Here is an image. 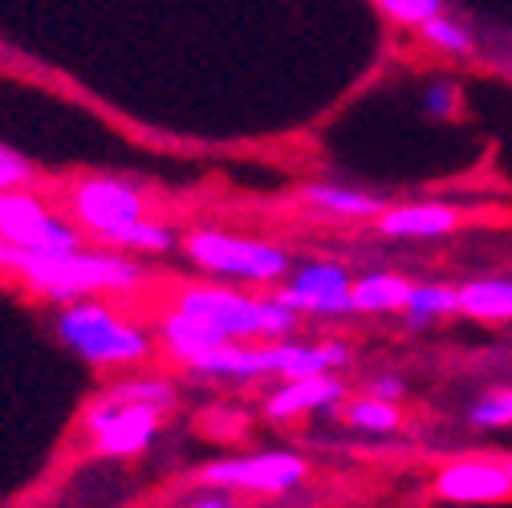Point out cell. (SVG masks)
Instances as JSON below:
<instances>
[{
	"label": "cell",
	"instance_id": "obj_3",
	"mask_svg": "<svg viewBox=\"0 0 512 508\" xmlns=\"http://www.w3.org/2000/svg\"><path fill=\"white\" fill-rule=\"evenodd\" d=\"M167 305L200 317V322L212 326L220 338H236V342L289 338L301 326V313L293 305H285L277 293H244V289H232L224 281L179 285Z\"/></svg>",
	"mask_w": 512,
	"mask_h": 508
},
{
	"label": "cell",
	"instance_id": "obj_24",
	"mask_svg": "<svg viewBox=\"0 0 512 508\" xmlns=\"http://www.w3.org/2000/svg\"><path fill=\"white\" fill-rule=\"evenodd\" d=\"M370 395H378V399H403V378H395V374H378V378H370V387H366Z\"/></svg>",
	"mask_w": 512,
	"mask_h": 508
},
{
	"label": "cell",
	"instance_id": "obj_15",
	"mask_svg": "<svg viewBox=\"0 0 512 508\" xmlns=\"http://www.w3.org/2000/svg\"><path fill=\"white\" fill-rule=\"evenodd\" d=\"M411 285L403 273H366V277H354V289H350V301H354V313H403L407 297H411Z\"/></svg>",
	"mask_w": 512,
	"mask_h": 508
},
{
	"label": "cell",
	"instance_id": "obj_13",
	"mask_svg": "<svg viewBox=\"0 0 512 508\" xmlns=\"http://www.w3.org/2000/svg\"><path fill=\"white\" fill-rule=\"evenodd\" d=\"M456 313L472 322H512V277H476L456 285Z\"/></svg>",
	"mask_w": 512,
	"mask_h": 508
},
{
	"label": "cell",
	"instance_id": "obj_9",
	"mask_svg": "<svg viewBox=\"0 0 512 508\" xmlns=\"http://www.w3.org/2000/svg\"><path fill=\"white\" fill-rule=\"evenodd\" d=\"M354 277L346 265L338 261H309L285 273V281H277V297L285 305H293L301 317H346L354 313L350 301Z\"/></svg>",
	"mask_w": 512,
	"mask_h": 508
},
{
	"label": "cell",
	"instance_id": "obj_4",
	"mask_svg": "<svg viewBox=\"0 0 512 508\" xmlns=\"http://www.w3.org/2000/svg\"><path fill=\"white\" fill-rule=\"evenodd\" d=\"M57 338L102 370H131L151 358V334L98 297L66 301L57 313Z\"/></svg>",
	"mask_w": 512,
	"mask_h": 508
},
{
	"label": "cell",
	"instance_id": "obj_7",
	"mask_svg": "<svg viewBox=\"0 0 512 508\" xmlns=\"http://www.w3.org/2000/svg\"><path fill=\"white\" fill-rule=\"evenodd\" d=\"M309 480V460L297 452H256V456H228L196 472V484L224 488L240 500L289 496Z\"/></svg>",
	"mask_w": 512,
	"mask_h": 508
},
{
	"label": "cell",
	"instance_id": "obj_22",
	"mask_svg": "<svg viewBox=\"0 0 512 508\" xmlns=\"http://www.w3.org/2000/svg\"><path fill=\"white\" fill-rule=\"evenodd\" d=\"M33 183V167L9 151V147H0V192H13V187H29Z\"/></svg>",
	"mask_w": 512,
	"mask_h": 508
},
{
	"label": "cell",
	"instance_id": "obj_12",
	"mask_svg": "<svg viewBox=\"0 0 512 508\" xmlns=\"http://www.w3.org/2000/svg\"><path fill=\"white\" fill-rule=\"evenodd\" d=\"M464 212L452 204H387L374 216V232L387 240H439L460 232Z\"/></svg>",
	"mask_w": 512,
	"mask_h": 508
},
{
	"label": "cell",
	"instance_id": "obj_20",
	"mask_svg": "<svg viewBox=\"0 0 512 508\" xmlns=\"http://www.w3.org/2000/svg\"><path fill=\"white\" fill-rule=\"evenodd\" d=\"M468 423L480 431H500L512 427V387H492L468 407Z\"/></svg>",
	"mask_w": 512,
	"mask_h": 508
},
{
	"label": "cell",
	"instance_id": "obj_19",
	"mask_svg": "<svg viewBox=\"0 0 512 508\" xmlns=\"http://www.w3.org/2000/svg\"><path fill=\"white\" fill-rule=\"evenodd\" d=\"M175 244V232L163 224V220H151V216H143V220H135V224H126L114 240H110V248H118V252H135V257H155V252H167Z\"/></svg>",
	"mask_w": 512,
	"mask_h": 508
},
{
	"label": "cell",
	"instance_id": "obj_10",
	"mask_svg": "<svg viewBox=\"0 0 512 508\" xmlns=\"http://www.w3.org/2000/svg\"><path fill=\"white\" fill-rule=\"evenodd\" d=\"M431 496L447 504H504L512 500V460H492V456L447 460L431 476Z\"/></svg>",
	"mask_w": 512,
	"mask_h": 508
},
{
	"label": "cell",
	"instance_id": "obj_18",
	"mask_svg": "<svg viewBox=\"0 0 512 508\" xmlns=\"http://www.w3.org/2000/svg\"><path fill=\"white\" fill-rule=\"evenodd\" d=\"M419 41L443 57H468L476 49V37L468 33V25H460L456 17H447V13H435L431 21H423L419 29Z\"/></svg>",
	"mask_w": 512,
	"mask_h": 508
},
{
	"label": "cell",
	"instance_id": "obj_1",
	"mask_svg": "<svg viewBox=\"0 0 512 508\" xmlns=\"http://www.w3.org/2000/svg\"><path fill=\"white\" fill-rule=\"evenodd\" d=\"M0 269L17 273L25 285L53 301H78L98 293H135L147 285V269L135 261V252L118 248H57V252H33L21 244L0 240Z\"/></svg>",
	"mask_w": 512,
	"mask_h": 508
},
{
	"label": "cell",
	"instance_id": "obj_8",
	"mask_svg": "<svg viewBox=\"0 0 512 508\" xmlns=\"http://www.w3.org/2000/svg\"><path fill=\"white\" fill-rule=\"evenodd\" d=\"M0 240L33 252H57L82 244V228L70 216L53 212L29 187H13V192H0Z\"/></svg>",
	"mask_w": 512,
	"mask_h": 508
},
{
	"label": "cell",
	"instance_id": "obj_23",
	"mask_svg": "<svg viewBox=\"0 0 512 508\" xmlns=\"http://www.w3.org/2000/svg\"><path fill=\"white\" fill-rule=\"evenodd\" d=\"M456 110H460V86H456V82H435V86H427V114L452 118Z\"/></svg>",
	"mask_w": 512,
	"mask_h": 508
},
{
	"label": "cell",
	"instance_id": "obj_16",
	"mask_svg": "<svg viewBox=\"0 0 512 508\" xmlns=\"http://www.w3.org/2000/svg\"><path fill=\"white\" fill-rule=\"evenodd\" d=\"M338 415L346 427L354 431H366V435H391L403 427V411L395 399H378V395H358V399H342L338 403Z\"/></svg>",
	"mask_w": 512,
	"mask_h": 508
},
{
	"label": "cell",
	"instance_id": "obj_11",
	"mask_svg": "<svg viewBox=\"0 0 512 508\" xmlns=\"http://www.w3.org/2000/svg\"><path fill=\"white\" fill-rule=\"evenodd\" d=\"M346 399V383L334 370H317V374H293L265 395L261 411L273 423H297L301 415H317V411H334Z\"/></svg>",
	"mask_w": 512,
	"mask_h": 508
},
{
	"label": "cell",
	"instance_id": "obj_5",
	"mask_svg": "<svg viewBox=\"0 0 512 508\" xmlns=\"http://www.w3.org/2000/svg\"><path fill=\"white\" fill-rule=\"evenodd\" d=\"M183 257L216 281L232 285H277L293 269L289 252L273 240L236 236L224 228H191L183 236Z\"/></svg>",
	"mask_w": 512,
	"mask_h": 508
},
{
	"label": "cell",
	"instance_id": "obj_21",
	"mask_svg": "<svg viewBox=\"0 0 512 508\" xmlns=\"http://www.w3.org/2000/svg\"><path fill=\"white\" fill-rule=\"evenodd\" d=\"M374 5L387 13L395 25H407V29H419L423 21L443 13V0H374Z\"/></svg>",
	"mask_w": 512,
	"mask_h": 508
},
{
	"label": "cell",
	"instance_id": "obj_14",
	"mask_svg": "<svg viewBox=\"0 0 512 508\" xmlns=\"http://www.w3.org/2000/svg\"><path fill=\"white\" fill-rule=\"evenodd\" d=\"M301 204H309L313 212L338 216V220H374L382 208H387L370 192H358V187H334V183H309V187H301Z\"/></svg>",
	"mask_w": 512,
	"mask_h": 508
},
{
	"label": "cell",
	"instance_id": "obj_17",
	"mask_svg": "<svg viewBox=\"0 0 512 508\" xmlns=\"http://www.w3.org/2000/svg\"><path fill=\"white\" fill-rule=\"evenodd\" d=\"M456 313V289L452 285H439V281H415L411 285V297L403 305V317L411 330H423L427 322H435V317H447Z\"/></svg>",
	"mask_w": 512,
	"mask_h": 508
},
{
	"label": "cell",
	"instance_id": "obj_2",
	"mask_svg": "<svg viewBox=\"0 0 512 508\" xmlns=\"http://www.w3.org/2000/svg\"><path fill=\"white\" fill-rule=\"evenodd\" d=\"M175 387L163 374H131L106 387L82 415L90 448L106 460H135L143 456L155 435L163 431V419L175 411Z\"/></svg>",
	"mask_w": 512,
	"mask_h": 508
},
{
	"label": "cell",
	"instance_id": "obj_6",
	"mask_svg": "<svg viewBox=\"0 0 512 508\" xmlns=\"http://www.w3.org/2000/svg\"><path fill=\"white\" fill-rule=\"evenodd\" d=\"M66 212L90 240H98L106 248L126 224L151 216L147 196L135 183H126L118 175H82V179H74L66 187Z\"/></svg>",
	"mask_w": 512,
	"mask_h": 508
}]
</instances>
